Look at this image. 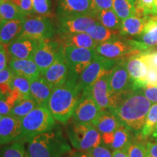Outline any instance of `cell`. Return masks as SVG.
I'll list each match as a JSON object with an SVG mask.
<instances>
[{"label": "cell", "mask_w": 157, "mask_h": 157, "mask_svg": "<svg viewBox=\"0 0 157 157\" xmlns=\"http://www.w3.org/2000/svg\"><path fill=\"white\" fill-rule=\"evenodd\" d=\"M152 103L142 90H132L124 97L113 109L109 110L121 124L138 137Z\"/></svg>", "instance_id": "6da1fadb"}, {"label": "cell", "mask_w": 157, "mask_h": 157, "mask_svg": "<svg viewBox=\"0 0 157 157\" xmlns=\"http://www.w3.org/2000/svg\"><path fill=\"white\" fill-rule=\"evenodd\" d=\"M79 96L77 82L68 78L63 85L52 89L47 108L56 121L66 124L73 117Z\"/></svg>", "instance_id": "7a4b0ae2"}, {"label": "cell", "mask_w": 157, "mask_h": 157, "mask_svg": "<svg viewBox=\"0 0 157 157\" xmlns=\"http://www.w3.org/2000/svg\"><path fill=\"white\" fill-rule=\"evenodd\" d=\"M29 157H64L71 148L61 129L56 127L27 141Z\"/></svg>", "instance_id": "3957f363"}, {"label": "cell", "mask_w": 157, "mask_h": 157, "mask_svg": "<svg viewBox=\"0 0 157 157\" xmlns=\"http://www.w3.org/2000/svg\"><path fill=\"white\" fill-rule=\"evenodd\" d=\"M67 135L71 146L80 151H89L102 143L101 134L93 124L74 120L68 127Z\"/></svg>", "instance_id": "277c9868"}, {"label": "cell", "mask_w": 157, "mask_h": 157, "mask_svg": "<svg viewBox=\"0 0 157 157\" xmlns=\"http://www.w3.org/2000/svg\"><path fill=\"white\" fill-rule=\"evenodd\" d=\"M23 140L27 143L41 133L48 132L56 127V119L47 107L37 106L21 119Z\"/></svg>", "instance_id": "5b68a950"}, {"label": "cell", "mask_w": 157, "mask_h": 157, "mask_svg": "<svg viewBox=\"0 0 157 157\" xmlns=\"http://www.w3.org/2000/svg\"><path fill=\"white\" fill-rule=\"evenodd\" d=\"M109 92L112 99V109L122 98L132 91L128 71L126 66V60L119 59L116 65L110 71L108 78Z\"/></svg>", "instance_id": "8992f818"}, {"label": "cell", "mask_w": 157, "mask_h": 157, "mask_svg": "<svg viewBox=\"0 0 157 157\" xmlns=\"http://www.w3.org/2000/svg\"><path fill=\"white\" fill-rule=\"evenodd\" d=\"M95 50L100 56L112 60H119L143 52L141 45L137 40L122 39L119 36L99 44Z\"/></svg>", "instance_id": "52a82bcc"}, {"label": "cell", "mask_w": 157, "mask_h": 157, "mask_svg": "<svg viewBox=\"0 0 157 157\" xmlns=\"http://www.w3.org/2000/svg\"><path fill=\"white\" fill-rule=\"evenodd\" d=\"M63 48L69 70L68 78L77 82L83 71L95 60L97 52L95 49L64 46Z\"/></svg>", "instance_id": "ba28073f"}, {"label": "cell", "mask_w": 157, "mask_h": 157, "mask_svg": "<svg viewBox=\"0 0 157 157\" xmlns=\"http://www.w3.org/2000/svg\"><path fill=\"white\" fill-rule=\"evenodd\" d=\"M56 34V29L50 17L27 16L23 21V28L19 37L41 41L51 39Z\"/></svg>", "instance_id": "9c48e42d"}, {"label": "cell", "mask_w": 157, "mask_h": 157, "mask_svg": "<svg viewBox=\"0 0 157 157\" xmlns=\"http://www.w3.org/2000/svg\"><path fill=\"white\" fill-rule=\"evenodd\" d=\"M119 60L108 59L98 54L95 60L83 71L78 78L77 88L80 95L83 90L90 88L98 78L112 69Z\"/></svg>", "instance_id": "30bf717a"}, {"label": "cell", "mask_w": 157, "mask_h": 157, "mask_svg": "<svg viewBox=\"0 0 157 157\" xmlns=\"http://www.w3.org/2000/svg\"><path fill=\"white\" fill-rule=\"evenodd\" d=\"M69 70L66 56H65L64 48L60 45L57 57L51 66L47 69L42 76L52 87H59L63 84L67 80Z\"/></svg>", "instance_id": "8fae6325"}, {"label": "cell", "mask_w": 157, "mask_h": 157, "mask_svg": "<svg viewBox=\"0 0 157 157\" xmlns=\"http://www.w3.org/2000/svg\"><path fill=\"white\" fill-rule=\"evenodd\" d=\"M126 66L130 78L132 90H142L147 85L146 76L148 66L140 52L129 56L126 60Z\"/></svg>", "instance_id": "7c38bea8"}, {"label": "cell", "mask_w": 157, "mask_h": 157, "mask_svg": "<svg viewBox=\"0 0 157 157\" xmlns=\"http://www.w3.org/2000/svg\"><path fill=\"white\" fill-rule=\"evenodd\" d=\"M60 45L58 40L47 39L39 42L35 50L33 60L36 63L42 74L53 63Z\"/></svg>", "instance_id": "4fadbf2b"}, {"label": "cell", "mask_w": 157, "mask_h": 157, "mask_svg": "<svg viewBox=\"0 0 157 157\" xmlns=\"http://www.w3.org/2000/svg\"><path fill=\"white\" fill-rule=\"evenodd\" d=\"M101 109L88 91L82 92L73 114L74 121L80 123L92 124Z\"/></svg>", "instance_id": "5bb4252c"}, {"label": "cell", "mask_w": 157, "mask_h": 157, "mask_svg": "<svg viewBox=\"0 0 157 157\" xmlns=\"http://www.w3.org/2000/svg\"><path fill=\"white\" fill-rule=\"evenodd\" d=\"M59 34L87 33L98 21L93 15H84L59 18Z\"/></svg>", "instance_id": "9a60e30c"}, {"label": "cell", "mask_w": 157, "mask_h": 157, "mask_svg": "<svg viewBox=\"0 0 157 157\" xmlns=\"http://www.w3.org/2000/svg\"><path fill=\"white\" fill-rule=\"evenodd\" d=\"M23 140L21 119L12 115L3 116L0 121V145Z\"/></svg>", "instance_id": "2e32d148"}, {"label": "cell", "mask_w": 157, "mask_h": 157, "mask_svg": "<svg viewBox=\"0 0 157 157\" xmlns=\"http://www.w3.org/2000/svg\"><path fill=\"white\" fill-rule=\"evenodd\" d=\"M109 72L98 78L90 88L83 90V91L89 92L101 109V111L109 110L112 105V99H111V95L109 92V84H108Z\"/></svg>", "instance_id": "e0dca14e"}, {"label": "cell", "mask_w": 157, "mask_h": 157, "mask_svg": "<svg viewBox=\"0 0 157 157\" xmlns=\"http://www.w3.org/2000/svg\"><path fill=\"white\" fill-rule=\"evenodd\" d=\"M58 15L60 17L91 15V0H58Z\"/></svg>", "instance_id": "ac0fdd59"}, {"label": "cell", "mask_w": 157, "mask_h": 157, "mask_svg": "<svg viewBox=\"0 0 157 157\" xmlns=\"http://www.w3.org/2000/svg\"><path fill=\"white\" fill-rule=\"evenodd\" d=\"M39 42L34 39L17 37L7 46V50L12 58L31 59L33 60L35 50L38 47Z\"/></svg>", "instance_id": "d6986e66"}, {"label": "cell", "mask_w": 157, "mask_h": 157, "mask_svg": "<svg viewBox=\"0 0 157 157\" xmlns=\"http://www.w3.org/2000/svg\"><path fill=\"white\" fill-rule=\"evenodd\" d=\"M133 133L121 125L112 132L101 135L102 143L111 151L124 148L133 140Z\"/></svg>", "instance_id": "ffe728a7"}, {"label": "cell", "mask_w": 157, "mask_h": 157, "mask_svg": "<svg viewBox=\"0 0 157 157\" xmlns=\"http://www.w3.org/2000/svg\"><path fill=\"white\" fill-rule=\"evenodd\" d=\"M9 66L16 75L27 78L30 82L34 81L42 76L36 63L31 59L20 60L11 58Z\"/></svg>", "instance_id": "44dd1931"}, {"label": "cell", "mask_w": 157, "mask_h": 157, "mask_svg": "<svg viewBox=\"0 0 157 157\" xmlns=\"http://www.w3.org/2000/svg\"><path fill=\"white\" fill-rule=\"evenodd\" d=\"M150 15H144L137 13L121 21V26L119 34L121 36H138L144 29L150 19Z\"/></svg>", "instance_id": "7402d4cb"}, {"label": "cell", "mask_w": 157, "mask_h": 157, "mask_svg": "<svg viewBox=\"0 0 157 157\" xmlns=\"http://www.w3.org/2000/svg\"><path fill=\"white\" fill-rule=\"evenodd\" d=\"M52 91V87L42 76L30 84L31 98L36 102L39 106L47 107Z\"/></svg>", "instance_id": "603a6c76"}, {"label": "cell", "mask_w": 157, "mask_h": 157, "mask_svg": "<svg viewBox=\"0 0 157 157\" xmlns=\"http://www.w3.org/2000/svg\"><path fill=\"white\" fill-rule=\"evenodd\" d=\"M58 42L64 47L95 49L98 44L87 33L59 34Z\"/></svg>", "instance_id": "cb8c5ba5"}, {"label": "cell", "mask_w": 157, "mask_h": 157, "mask_svg": "<svg viewBox=\"0 0 157 157\" xmlns=\"http://www.w3.org/2000/svg\"><path fill=\"white\" fill-rule=\"evenodd\" d=\"M92 124L101 135L112 132L122 125L117 117L108 109L100 111Z\"/></svg>", "instance_id": "d4e9b609"}, {"label": "cell", "mask_w": 157, "mask_h": 157, "mask_svg": "<svg viewBox=\"0 0 157 157\" xmlns=\"http://www.w3.org/2000/svg\"><path fill=\"white\" fill-rule=\"evenodd\" d=\"M24 19L0 21V43L1 44L8 45L13 40L19 37L22 31Z\"/></svg>", "instance_id": "484cf974"}, {"label": "cell", "mask_w": 157, "mask_h": 157, "mask_svg": "<svg viewBox=\"0 0 157 157\" xmlns=\"http://www.w3.org/2000/svg\"><path fill=\"white\" fill-rule=\"evenodd\" d=\"M137 37V42L142 47L143 51L157 47V17L151 16L142 33Z\"/></svg>", "instance_id": "4316f807"}, {"label": "cell", "mask_w": 157, "mask_h": 157, "mask_svg": "<svg viewBox=\"0 0 157 157\" xmlns=\"http://www.w3.org/2000/svg\"><path fill=\"white\" fill-rule=\"evenodd\" d=\"M87 34H89L91 38L99 44L117 38L119 36V31L111 30L98 22L87 31Z\"/></svg>", "instance_id": "83f0119b"}, {"label": "cell", "mask_w": 157, "mask_h": 157, "mask_svg": "<svg viewBox=\"0 0 157 157\" xmlns=\"http://www.w3.org/2000/svg\"><path fill=\"white\" fill-rule=\"evenodd\" d=\"M93 15L98 20V22L106 28L114 31L120 30L121 21L112 9L95 12L93 13Z\"/></svg>", "instance_id": "f1b7e54d"}, {"label": "cell", "mask_w": 157, "mask_h": 157, "mask_svg": "<svg viewBox=\"0 0 157 157\" xmlns=\"http://www.w3.org/2000/svg\"><path fill=\"white\" fill-rule=\"evenodd\" d=\"M157 128V103L152 104L149 109L146 120L137 138L145 140L151 137Z\"/></svg>", "instance_id": "f546056e"}, {"label": "cell", "mask_w": 157, "mask_h": 157, "mask_svg": "<svg viewBox=\"0 0 157 157\" xmlns=\"http://www.w3.org/2000/svg\"><path fill=\"white\" fill-rule=\"evenodd\" d=\"M25 15L10 0H0V21L24 19Z\"/></svg>", "instance_id": "4dcf8cb0"}, {"label": "cell", "mask_w": 157, "mask_h": 157, "mask_svg": "<svg viewBox=\"0 0 157 157\" xmlns=\"http://www.w3.org/2000/svg\"><path fill=\"white\" fill-rule=\"evenodd\" d=\"M25 141L21 140L0 147V157H29Z\"/></svg>", "instance_id": "1f68e13d"}, {"label": "cell", "mask_w": 157, "mask_h": 157, "mask_svg": "<svg viewBox=\"0 0 157 157\" xmlns=\"http://www.w3.org/2000/svg\"><path fill=\"white\" fill-rule=\"evenodd\" d=\"M112 10L121 21L136 14L135 4L128 0H113Z\"/></svg>", "instance_id": "d6a6232c"}, {"label": "cell", "mask_w": 157, "mask_h": 157, "mask_svg": "<svg viewBox=\"0 0 157 157\" xmlns=\"http://www.w3.org/2000/svg\"><path fill=\"white\" fill-rule=\"evenodd\" d=\"M36 106L37 105L36 102L32 98H30L23 99L13 106L10 115L21 119L26 115H28Z\"/></svg>", "instance_id": "836d02e7"}, {"label": "cell", "mask_w": 157, "mask_h": 157, "mask_svg": "<svg viewBox=\"0 0 157 157\" xmlns=\"http://www.w3.org/2000/svg\"><path fill=\"white\" fill-rule=\"evenodd\" d=\"M30 84L31 82L27 78L16 75L15 74L12 77L10 81L9 82L10 87L11 90H17L23 95L24 99L31 98Z\"/></svg>", "instance_id": "e575fe53"}, {"label": "cell", "mask_w": 157, "mask_h": 157, "mask_svg": "<svg viewBox=\"0 0 157 157\" xmlns=\"http://www.w3.org/2000/svg\"><path fill=\"white\" fill-rule=\"evenodd\" d=\"M33 14L39 16L52 17L50 0H32Z\"/></svg>", "instance_id": "d590c367"}, {"label": "cell", "mask_w": 157, "mask_h": 157, "mask_svg": "<svg viewBox=\"0 0 157 157\" xmlns=\"http://www.w3.org/2000/svg\"><path fill=\"white\" fill-rule=\"evenodd\" d=\"M129 157H146V143L132 140L124 148Z\"/></svg>", "instance_id": "8d00e7d4"}, {"label": "cell", "mask_w": 157, "mask_h": 157, "mask_svg": "<svg viewBox=\"0 0 157 157\" xmlns=\"http://www.w3.org/2000/svg\"><path fill=\"white\" fill-rule=\"evenodd\" d=\"M155 0H137L135 2L136 13L144 15H152Z\"/></svg>", "instance_id": "74e56055"}, {"label": "cell", "mask_w": 157, "mask_h": 157, "mask_svg": "<svg viewBox=\"0 0 157 157\" xmlns=\"http://www.w3.org/2000/svg\"><path fill=\"white\" fill-rule=\"evenodd\" d=\"M113 0H91L92 15L95 12L112 9Z\"/></svg>", "instance_id": "f35d334b"}, {"label": "cell", "mask_w": 157, "mask_h": 157, "mask_svg": "<svg viewBox=\"0 0 157 157\" xmlns=\"http://www.w3.org/2000/svg\"><path fill=\"white\" fill-rule=\"evenodd\" d=\"M140 53L148 68H157V49L154 50H145Z\"/></svg>", "instance_id": "ab89813d"}, {"label": "cell", "mask_w": 157, "mask_h": 157, "mask_svg": "<svg viewBox=\"0 0 157 157\" xmlns=\"http://www.w3.org/2000/svg\"><path fill=\"white\" fill-rule=\"evenodd\" d=\"M87 152H89L93 157H112V152L111 149L102 143L99 146L92 148Z\"/></svg>", "instance_id": "60d3db41"}, {"label": "cell", "mask_w": 157, "mask_h": 157, "mask_svg": "<svg viewBox=\"0 0 157 157\" xmlns=\"http://www.w3.org/2000/svg\"><path fill=\"white\" fill-rule=\"evenodd\" d=\"M13 2L25 16L33 14L32 0H10Z\"/></svg>", "instance_id": "b9f144b4"}, {"label": "cell", "mask_w": 157, "mask_h": 157, "mask_svg": "<svg viewBox=\"0 0 157 157\" xmlns=\"http://www.w3.org/2000/svg\"><path fill=\"white\" fill-rule=\"evenodd\" d=\"M142 91L151 103L152 104L157 103V85L147 84L143 88Z\"/></svg>", "instance_id": "7bdbcfd3"}, {"label": "cell", "mask_w": 157, "mask_h": 157, "mask_svg": "<svg viewBox=\"0 0 157 157\" xmlns=\"http://www.w3.org/2000/svg\"><path fill=\"white\" fill-rule=\"evenodd\" d=\"M14 74L15 73L10 66H7L5 69L0 71V84L8 83Z\"/></svg>", "instance_id": "ee69618b"}, {"label": "cell", "mask_w": 157, "mask_h": 157, "mask_svg": "<svg viewBox=\"0 0 157 157\" xmlns=\"http://www.w3.org/2000/svg\"><path fill=\"white\" fill-rule=\"evenodd\" d=\"M13 108L5 96L0 98V114L2 116L10 115Z\"/></svg>", "instance_id": "f6af8a7d"}, {"label": "cell", "mask_w": 157, "mask_h": 157, "mask_svg": "<svg viewBox=\"0 0 157 157\" xmlns=\"http://www.w3.org/2000/svg\"><path fill=\"white\" fill-rule=\"evenodd\" d=\"M146 83L150 85H157V68H148Z\"/></svg>", "instance_id": "bcb514c9"}, {"label": "cell", "mask_w": 157, "mask_h": 157, "mask_svg": "<svg viewBox=\"0 0 157 157\" xmlns=\"http://www.w3.org/2000/svg\"><path fill=\"white\" fill-rule=\"evenodd\" d=\"M146 157H157V142L146 143Z\"/></svg>", "instance_id": "7dc6e473"}, {"label": "cell", "mask_w": 157, "mask_h": 157, "mask_svg": "<svg viewBox=\"0 0 157 157\" xmlns=\"http://www.w3.org/2000/svg\"><path fill=\"white\" fill-rule=\"evenodd\" d=\"M7 52L4 44L0 43V71L5 69L7 67Z\"/></svg>", "instance_id": "c3c4849f"}, {"label": "cell", "mask_w": 157, "mask_h": 157, "mask_svg": "<svg viewBox=\"0 0 157 157\" xmlns=\"http://www.w3.org/2000/svg\"><path fill=\"white\" fill-rule=\"evenodd\" d=\"M69 157H93V156H92L89 152L77 151L71 152Z\"/></svg>", "instance_id": "681fc988"}, {"label": "cell", "mask_w": 157, "mask_h": 157, "mask_svg": "<svg viewBox=\"0 0 157 157\" xmlns=\"http://www.w3.org/2000/svg\"><path fill=\"white\" fill-rule=\"evenodd\" d=\"M112 157H129L128 154L124 149H119V150L113 151Z\"/></svg>", "instance_id": "f907efd6"}, {"label": "cell", "mask_w": 157, "mask_h": 157, "mask_svg": "<svg viewBox=\"0 0 157 157\" xmlns=\"http://www.w3.org/2000/svg\"><path fill=\"white\" fill-rule=\"evenodd\" d=\"M152 15L157 17V0H155V2H154V8H153Z\"/></svg>", "instance_id": "816d5d0a"}, {"label": "cell", "mask_w": 157, "mask_h": 157, "mask_svg": "<svg viewBox=\"0 0 157 157\" xmlns=\"http://www.w3.org/2000/svg\"><path fill=\"white\" fill-rule=\"evenodd\" d=\"M151 137H152V139H154V140L156 138V137H157V128L156 129V130H155L154 134L151 135Z\"/></svg>", "instance_id": "f5cc1de1"}, {"label": "cell", "mask_w": 157, "mask_h": 157, "mask_svg": "<svg viewBox=\"0 0 157 157\" xmlns=\"http://www.w3.org/2000/svg\"><path fill=\"white\" fill-rule=\"evenodd\" d=\"M128 1L130 2H132L133 4H135V2H137V0H128Z\"/></svg>", "instance_id": "db71d44e"}, {"label": "cell", "mask_w": 157, "mask_h": 157, "mask_svg": "<svg viewBox=\"0 0 157 157\" xmlns=\"http://www.w3.org/2000/svg\"><path fill=\"white\" fill-rule=\"evenodd\" d=\"M3 96H4V95H2V93H1V92H0V98H2V97H3Z\"/></svg>", "instance_id": "11a10c76"}, {"label": "cell", "mask_w": 157, "mask_h": 157, "mask_svg": "<svg viewBox=\"0 0 157 157\" xmlns=\"http://www.w3.org/2000/svg\"><path fill=\"white\" fill-rule=\"evenodd\" d=\"M2 117H3V116H2V115H1V114H0V121H1L2 118Z\"/></svg>", "instance_id": "9f6ffc18"}, {"label": "cell", "mask_w": 157, "mask_h": 157, "mask_svg": "<svg viewBox=\"0 0 157 157\" xmlns=\"http://www.w3.org/2000/svg\"><path fill=\"white\" fill-rule=\"evenodd\" d=\"M155 141H156V142H157V137H156V139H155V140H154Z\"/></svg>", "instance_id": "6f0895ef"}, {"label": "cell", "mask_w": 157, "mask_h": 157, "mask_svg": "<svg viewBox=\"0 0 157 157\" xmlns=\"http://www.w3.org/2000/svg\"><path fill=\"white\" fill-rule=\"evenodd\" d=\"M0 147H1V145H0Z\"/></svg>", "instance_id": "680465c9"}]
</instances>
